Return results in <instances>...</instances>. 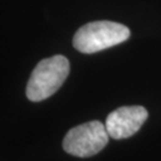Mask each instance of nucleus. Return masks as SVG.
Returning <instances> with one entry per match:
<instances>
[{
  "instance_id": "4",
  "label": "nucleus",
  "mask_w": 161,
  "mask_h": 161,
  "mask_svg": "<svg viewBox=\"0 0 161 161\" xmlns=\"http://www.w3.org/2000/svg\"><path fill=\"white\" fill-rule=\"evenodd\" d=\"M148 118V111L143 106H122L112 111L105 121L109 136L115 140L128 138L141 129Z\"/></svg>"
},
{
  "instance_id": "3",
  "label": "nucleus",
  "mask_w": 161,
  "mask_h": 161,
  "mask_svg": "<svg viewBox=\"0 0 161 161\" xmlns=\"http://www.w3.org/2000/svg\"><path fill=\"white\" fill-rule=\"evenodd\" d=\"M109 132L105 124L91 121L72 128L64 138V152L78 158H90L98 154L109 142Z\"/></svg>"
},
{
  "instance_id": "2",
  "label": "nucleus",
  "mask_w": 161,
  "mask_h": 161,
  "mask_svg": "<svg viewBox=\"0 0 161 161\" xmlns=\"http://www.w3.org/2000/svg\"><path fill=\"white\" fill-rule=\"evenodd\" d=\"M69 74V61L62 55H55L38 62L31 73L26 97L31 102H41L53 96L62 86Z\"/></svg>"
},
{
  "instance_id": "1",
  "label": "nucleus",
  "mask_w": 161,
  "mask_h": 161,
  "mask_svg": "<svg viewBox=\"0 0 161 161\" xmlns=\"http://www.w3.org/2000/svg\"><path fill=\"white\" fill-rule=\"evenodd\" d=\"M130 30L125 25L110 20L91 22L81 26L74 35L73 46L84 54H93L125 42Z\"/></svg>"
}]
</instances>
